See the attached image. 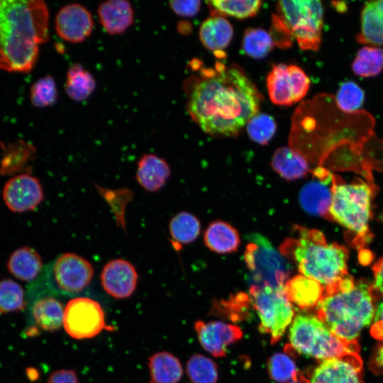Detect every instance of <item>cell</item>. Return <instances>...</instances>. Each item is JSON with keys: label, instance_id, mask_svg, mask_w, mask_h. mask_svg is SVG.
Here are the masks:
<instances>
[{"label": "cell", "instance_id": "83f0119b", "mask_svg": "<svg viewBox=\"0 0 383 383\" xmlns=\"http://www.w3.org/2000/svg\"><path fill=\"white\" fill-rule=\"evenodd\" d=\"M65 309L62 304L53 296H43L32 306L35 323L43 331L53 332L63 326Z\"/></svg>", "mask_w": 383, "mask_h": 383}, {"label": "cell", "instance_id": "e0dca14e", "mask_svg": "<svg viewBox=\"0 0 383 383\" xmlns=\"http://www.w3.org/2000/svg\"><path fill=\"white\" fill-rule=\"evenodd\" d=\"M194 326L201 346L214 357L225 356L228 346L243 336L240 327L221 321H198Z\"/></svg>", "mask_w": 383, "mask_h": 383}, {"label": "cell", "instance_id": "603a6c76", "mask_svg": "<svg viewBox=\"0 0 383 383\" xmlns=\"http://www.w3.org/2000/svg\"><path fill=\"white\" fill-rule=\"evenodd\" d=\"M6 267L8 271L16 278L31 282L40 274L43 262L39 253L35 249L23 246L10 255Z\"/></svg>", "mask_w": 383, "mask_h": 383}, {"label": "cell", "instance_id": "30bf717a", "mask_svg": "<svg viewBox=\"0 0 383 383\" xmlns=\"http://www.w3.org/2000/svg\"><path fill=\"white\" fill-rule=\"evenodd\" d=\"M63 326L74 339L92 338L106 327L104 311L100 304L91 298H73L65 308Z\"/></svg>", "mask_w": 383, "mask_h": 383}, {"label": "cell", "instance_id": "7c38bea8", "mask_svg": "<svg viewBox=\"0 0 383 383\" xmlns=\"http://www.w3.org/2000/svg\"><path fill=\"white\" fill-rule=\"evenodd\" d=\"M93 275L94 269L89 261L73 252L59 255L50 268L54 288L65 295L83 292L90 284Z\"/></svg>", "mask_w": 383, "mask_h": 383}, {"label": "cell", "instance_id": "277c9868", "mask_svg": "<svg viewBox=\"0 0 383 383\" xmlns=\"http://www.w3.org/2000/svg\"><path fill=\"white\" fill-rule=\"evenodd\" d=\"M317 306V317L337 336L355 341L374 316L372 287L364 281L348 291L324 295Z\"/></svg>", "mask_w": 383, "mask_h": 383}, {"label": "cell", "instance_id": "ab89813d", "mask_svg": "<svg viewBox=\"0 0 383 383\" xmlns=\"http://www.w3.org/2000/svg\"><path fill=\"white\" fill-rule=\"evenodd\" d=\"M365 92L355 82H343L338 89L336 102L344 112L351 113L359 109L365 101Z\"/></svg>", "mask_w": 383, "mask_h": 383}, {"label": "cell", "instance_id": "ba28073f", "mask_svg": "<svg viewBox=\"0 0 383 383\" xmlns=\"http://www.w3.org/2000/svg\"><path fill=\"white\" fill-rule=\"evenodd\" d=\"M244 261L257 286H284L289 279L291 265L288 259L276 250L262 235H248Z\"/></svg>", "mask_w": 383, "mask_h": 383}, {"label": "cell", "instance_id": "9a60e30c", "mask_svg": "<svg viewBox=\"0 0 383 383\" xmlns=\"http://www.w3.org/2000/svg\"><path fill=\"white\" fill-rule=\"evenodd\" d=\"M138 279V274L134 265L122 258L106 263L100 275L104 290L118 299L130 297L136 289Z\"/></svg>", "mask_w": 383, "mask_h": 383}, {"label": "cell", "instance_id": "d590c367", "mask_svg": "<svg viewBox=\"0 0 383 383\" xmlns=\"http://www.w3.org/2000/svg\"><path fill=\"white\" fill-rule=\"evenodd\" d=\"M187 373L193 383H216L218 369L216 363L200 354L192 355L187 363Z\"/></svg>", "mask_w": 383, "mask_h": 383}, {"label": "cell", "instance_id": "f546056e", "mask_svg": "<svg viewBox=\"0 0 383 383\" xmlns=\"http://www.w3.org/2000/svg\"><path fill=\"white\" fill-rule=\"evenodd\" d=\"M356 40L361 44L383 45V14L373 1L367 2L362 9L361 28Z\"/></svg>", "mask_w": 383, "mask_h": 383}, {"label": "cell", "instance_id": "8fae6325", "mask_svg": "<svg viewBox=\"0 0 383 383\" xmlns=\"http://www.w3.org/2000/svg\"><path fill=\"white\" fill-rule=\"evenodd\" d=\"M310 87V79L295 65H274L267 77V88L271 101L290 106L302 99Z\"/></svg>", "mask_w": 383, "mask_h": 383}, {"label": "cell", "instance_id": "cb8c5ba5", "mask_svg": "<svg viewBox=\"0 0 383 383\" xmlns=\"http://www.w3.org/2000/svg\"><path fill=\"white\" fill-rule=\"evenodd\" d=\"M273 170L287 181H293L306 175L309 164L304 155L289 147L277 148L271 162Z\"/></svg>", "mask_w": 383, "mask_h": 383}, {"label": "cell", "instance_id": "ee69618b", "mask_svg": "<svg viewBox=\"0 0 383 383\" xmlns=\"http://www.w3.org/2000/svg\"><path fill=\"white\" fill-rule=\"evenodd\" d=\"M372 366L377 371L383 373V344L377 348L374 355Z\"/></svg>", "mask_w": 383, "mask_h": 383}, {"label": "cell", "instance_id": "ac0fdd59", "mask_svg": "<svg viewBox=\"0 0 383 383\" xmlns=\"http://www.w3.org/2000/svg\"><path fill=\"white\" fill-rule=\"evenodd\" d=\"M362 362L343 359L323 361L313 372L310 383H362Z\"/></svg>", "mask_w": 383, "mask_h": 383}, {"label": "cell", "instance_id": "e575fe53", "mask_svg": "<svg viewBox=\"0 0 383 383\" xmlns=\"http://www.w3.org/2000/svg\"><path fill=\"white\" fill-rule=\"evenodd\" d=\"M26 307L23 287L11 279L0 281V313L22 311Z\"/></svg>", "mask_w": 383, "mask_h": 383}, {"label": "cell", "instance_id": "bcb514c9", "mask_svg": "<svg viewBox=\"0 0 383 383\" xmlns=\"http://www.w3.org/2000/svg\"><path fill=\"white\" fill-rule=\"evenodd\" d=\"M287 383H310V382H309V380L306 379L304 376H302L301 374H299L296 379L288 382Z\"/></svg>", "mask_w": 383, "mask_h": 383}, {"label": "cell", "instance_id": "44dd1931", "mask_svg": "<svg viewBox=\"0 0 383 383\" xmlns=\"http://www.w3.org/2000/svg\"><path fill=\"white\" fill-rule=\"evenodd\" d=\"M284 289L290 302L302 309L317 305L325 294L320 283L301 274L289 279Z\"/></svg>", "mask_w": 383, "mask_h": 383}, {"label": "cell", "instance_id": "3957f363", "mask_svg": "<svg viewBox=\"0 0 383 383\" xmlns=\"http://www.w3.org/2000/svg\"><path fill=\"white\" fill-rule=\"evenodd\" d=\"M296 236L288 238L279 252L296 265L299 273L320 283L324 295L337 291L338 283L348 274V250L338 243H328L316 229L296 226Z\"/></svg>", "mask_w": 383, "mask_h": 383}, {"label": "cell", "instance_id": "52a82bcc", "mask_svg": "<svg viewBox=\"0 0 383 383\" xmlns=\"http://www.w3.org/2000/svg\"><path fill=\"white\" fill-rule=\"evenodd\" d=\"M275 15L299 48L317 51L321 43L323 9L316 0L278 1Z\"/></svg>", "mask_w": 383, "mask_h": 383}, {"label": "cell", "instance_id": "1f68e13d", "mask_svg": "<svg viewBox=\"0 0 383 383\" xmlns=\"http://www.w3.org/2000/svg\"><path fill=\"white\" fill-rule=\"evenodd\" d=\"M206 3L213 16H229L240 19L254 16L262 4L259 0H212Z\"/></svg>", "mask_w": 383, "mask_h": 383}, {"label": "cell", "instance_id": "2e32d148", "mask_svg": "<svg viewBox=\"0 0 383 383\" xmlns=\"http://www.w3.org/2000/svg\"><path fill=\"white\" fill-rule=\"evenodd\" d=\"M313 175L316 178L306 183L299 192V203L302 209L313 216L330 218L329 209L332 200V186L333 176L322 167L316 169Z\"/></svg>", "mask_w": 383, "mask_h": 383}, {"label": "cell", "instance_id": "7dc6e473", "mask_svg": "<svg viewBox=\"0 0 383 383\" xmlns=\"http://www.w3.org/2000/svg\"><path fill=\"white\" fill-rule=\"evenodd\" d=\"M376 8L383 14V0L373 1Z\"/></svg>", "mask_w": 383, "mask_h": 383}, {"label": "cell", "instance_id": "f1b7e54d", "mask_svg": "<svg viewBox=\"0 0 383 383\" xmlns=\"http://www.w3.org/2000/svg\"><path fill=\"white\" fill-rule=\"evenodd\" d=\"M96 80L91 73L81 64L72 65L67 70L65 90L74 101L87 99L96 88Z\"/></svg>", "mask_w": 383, "mask_h": 383}, {"label": "cell", "instance_id": "4dcf8cb0", "mask_svg": "<svg viewBox=\"0 0 383 383\" xmlns=\"http://www.w3.org/2000/svg\"><path fill=\"white\" fill-rule=\"evenodd\" d=\"M169 231L173 243L179 246L194 241L200 234L201 224L191 213L181 211L170 220Z\"/></svg>", "mask_w": 383, "mask_h": 383}, {"label": "cell", "instance_id": "d6986e66", "mask_svg": "<svg viewBox=\"0 0 383 383\" xmlns=\"http://www.w3.org/2000/svg\"><path fill=\"white\" fill-rule=\"evenodd\" d=\"M97 14L100 23L109 35L124 33L134 22V11L126 0H109L99 5Z\"/></svg>", "mask_w": 383, "mask_h": 383}, {"label": "cell", "instance_id": "4fadbf2b", "mask_svg": "<svg viewBox=\"0 0 383 383\" xmlns=\"http://www.w3.org/2000/svg\"><path fill=\"white\" fill-rule=\"evenodd\" d=\"M6 206L15 213L35 209L43 199V191L39 179L29 173L11 177L2 192Z\"/></svg>", "mask_w": 383, "mask_h": 383}, {"label": "cell", "instance_id": "d4e9b609", "mask_svg": "<svg viewBox=\"0 0 383 383\" xmlns=\"http://www.w3.org/2000/svg\"><path fill=\"white\" fill-rule=\"evenodd\" d=\"M204 240L209 250L218 254L236 251L240 243L238 231L223 221H215L209 225Z\"/></svg>", "mask_w": 383, "mask_h": 383}, {"label": "cell", "instance_id": "836d02e7", "mask_svg": "<svg viewBox=\"0 0 383 383\" xmlns=\"http://www.w3.org/2000/svg\"><path fill=\"white\" fill-rule=\"evenodd\" d=\"M271 34L262 28H248L242 40L243 51L255 59L266 57L274 46Z\"/></svg>", "mask_w": 383, "mask_h": 383}, {"label": "cell", "instance_id": "9c48e42d", "mask_svg": "<svg viewBox=\"0 0 383 383\" xmlns=\"http://www.w3.org/2000/svg\"><path fill=\"white\" fill-rule=\"evenodd\" d=\"M250 294L260 319V331L277 343L292 323L294 310L287 297L284 286L252 285Z\"/></svg>", "mask_w": 383, "mask_h": 383}, {"label": "cell", "instance_id": "5bb4252c", "mask_svg": "<svg viewBox=\"0 0 383 383\" xmlns=\"http://www.w3.org/2000/svg\"><path fill=\"white\" fill-rule=\"evenodd\" d=\"M94 24L90 11L77 3L62 6L57 13L55 19L57 35L72 43H82L89 37L94 29Z\"/></svg>", "mask_w": 383, "mask_h": 383}, {"label": "cell", "instance_id": "8992f818", "mask_svg": "<svg viewBox=\"0 0 383 383\" xmlns=\"http://www.w3.org/2000/svg\"><path fill=\"white\" fill-rule=\"evenodd\" d=\"M330 218L365 243L370 235L372 191L365 182H340L333 177Z\"/></svg>", "mask_w": 383, "mask_h": 383}, {"label": "cell", "instance_id": "d6a6232c", "mask_svg": "<svg viewBox=\"0 0 383 383\" xmlns=\"http://www.w3.org/2000/svg\"><path fill=\"white\" fill-rule=\"evenodd\" d=\"M355 74L362 77L378 75L383 70V49L365 46L360 48L352 63Z\"/></svg>", "mask_w": 383, "mask_h": 383}, {"label": "cell", "instance_id": "7a4b0ae2", "mask_svg": "<svg viewBox=\"0 0 383 383\" xmlns=\"http://www.w3.org/2000/svg\"><path fill=\"white\" fill-rule=\"evenodd\" d=\"M49 12L41 0H0V69L26 73L49 38Z\"/></svg>", "mask_w": 383, "mask_h": 383}, {"label": "cell", "instance_id": "ffe728a7", "mask_svg": "<svg viewBox=\"0 0 383 383\" xmlns=\"http://www.w3.org/2000/svg\"><path fill=\"white\" fill-rule=\"evenodd\" d=\"M170 176V167L162 157L155 154L143 155L137 164L135 178L139 185L148 192H156Z\"/></svg>", "mask_w": 383, "mask_h": 383}, {"label": "cell", "instance_id": "7bdbcfd3", "mask_svg": "<svg viewBox=\"0 0 383 383\" xmlns=\"http://www.w3.org/2000/svg\"><path fill=\"white\" fill-rule=\"evenodd\" d=\"M370 333L375 339L383 340V301L379 304L374 313Z\"/></svg>", "mask_w": 383, "mask_h": 383}, {"label": "cell", "instance_id": "74e56055", "mask_svg": "<svg viewBox=\"0 0 383 383\" xmlns=\"http://www.w3.org/2000/svg\"><path fill=\"white\" fill-rule=\"evenodd\" d=\"M246 130L248 136L253 142L265 145L274 135L277 125L271 116L258 113L248 121Z\"/></svg>", "mask_w": 383, "mask_h": 383}, {"label": "cell", "instance_id": "f6af8a7d", "mask_svg": "<svg viewBox=\"0 0 383 383\" xmlns=\"http://www.w3.org/2000/svg\"><path fill=\"white\" fill-rule=\"evenodd\" d=\"M332 4L338 12H345L348 9L347 5L343 1H333Z\"/></svg>", "mask_w": 383, "mask_h": 383}, {"label": "cell", "instance_id": "b9f144b4", "mask_svg": "<svg viewBox=\"0 0 383 383\" xmlns=\"http://www.w3.org/2000/svg\"><path fill=\"white\" fill-rule=\"evenodd\" d=\"M47 383H79L76 372L72 370H55L50 375Z\"/></svg>", "mask_w": 383, "mask_h": 383}, {"label": "cell", "instance_id": "6da1fadb", "mask_svg": "<svg viewBox=\"0 0 383 383\" xmlns=\"http://www.w3.org/2000/svg\"><path fill=\"white\" fill-rule=\"evenodd\" d=\"M187 110L194 122L212 136H235L260 111L262 96L236 65L217 63L200 77L185 82Z\"/></svg>", "mask_w": 383, "mask_h": 383}, {"label": "cell", "instance_id": "f35d334b", "mask_svg": "<svg viewBox=\"0 0 383 383\" xmlns=\"http://www.w3.org/2000/svg\"><path fill=\"white\" fill-rule=\"evenodd\" d=\"M30 98L32 104L38 108L53 105L57 99V90L54 79L46 75L35 81L31 86Z\"/></svg>", "mask_w": 383, "mask_h": 383}, {"label": "cell", "instance_id": "5b68a950", "mask_svg": "<svg viewBox=\"0 0 383 383\" xmlns=\"http://www.w3.org/2000/svg\"><path fill=\"white\" fill-rule=\"evenodd\" d=\"M289 340L292 349L318 360L362 362L357 341L337 336L317 316L297 315L291 324Z\"/></svg>", "mask_w": 383, "mask_h": 383}, {"label": "cell", "instance_id": "484cf974", "mask_svg": "<svg viewBox=\"0 0 383 383\" xmlns=\"http://www.w3.org/2000/svg\"><path fill=\"white\" fill-rule=\"evenodd\" d=\"M233 29L230 22L220 16H212L204 21L199 28L201 42L208 50L218 52L231 43Z\"/></svg>", "mask_w": 383, "mask_h": 383}, {"label": "cell", "instance_id": "60d3db41", "mask_svg": "<svg viewBox=\"0 0 383 383\" xmlns=\"http://www.w3.org/2000/svg\"><path fill=\"white\" fill-rule=\"evenodd\" d=\"M171 9L178 16L193 17L199 12L201 7L200 1H172L169 3Z\"/></svg>", "mask_w": 383, "mask_h": 383}, {"label": "cell", "instance_id": "8d00e7d4", "mask_svg": "<svg viewBox=\"0 0 383 383\" xmlns=\"http://www.w3.org/2000/svg\"><path fill=\"white\" fill-rule=\"evenodd\" d=\"M267 370L270 378L280 383L294 380L299 375L293 360L281 353H274L269 358Z\"/></svg>", "mask_w": 383, "mask_h": 383}, {"label": "cell", "instance_id": "4316f807", "mask_svg": "<svg viewBox=\"0 0 383 383\" xmlns=\"http://www.w3.org/2000/svg\"><path fill=\"white\" fill-rule=\"evenodd\" d=\"M149 383H177L183 374L179 359L172 353L161 351L148 358Z\"/></svg>", "mask_w": 383, "mask_h": 383}, {"label": "cell", "instance_id": "7402d4cb", "mask_svg": "<svg viewBox=\"0 0 383 383\" xmlns=\"http://www.w3.org/2000/svg\"><path fill=\"white\" fill-rule=\"evenodd\" d=\"M35 149L28 143L17 140L4 145L0 162V175H17L27 173L35 155Z\"/></svg>", "mask_w": 383, "mask_h": 383}]
</instances>
